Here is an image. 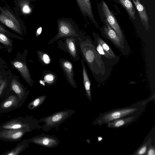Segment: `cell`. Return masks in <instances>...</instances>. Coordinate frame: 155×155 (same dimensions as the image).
Wrapping results in <instances>:
<instances>
[{
	"label": "cell",
	"mask_w": 155,
	"mask_h": 155,
	"mask_svg": "<svg viewBox=\"0 0 155 155\" xmlns=\"http://www.w3.org/2000/svg\"><path fill=\"white\" fill-rule=\"evenodd\" d=\"M97 42L99 43L104 51L112 58H115L116 56L107 44L100 37L97 38Z\"/></svg>",
	"instance_id": "603a6c76"
},
{
	"label": "cell",
	"mask_w": 155,
	"mask_h": 155,
	"mask_svg": "<svg viewBox=\"0 0 155 155\" xmlns=\"http://www.w3.org/2000/svg\"><path fill=\"white\" fill-rule=\"evenodd\" d=\"M0 32L4 34L7 33V30L1 24H0Z\"/></svg>",
	"instance_id": "4dcf8cb0"
},
{
	"label": "cell",
	"mask_w": 155,
	"mask_h": 155,
	"mask_svg": "<svg viewBox=\"0 0 155 155\" xmlns=\"http://www.w3.org/2000/svg\"><path fill=\"white\" fill-rule=\"evenodd\" d=\"M104 22L105 25L103 28L104 33L117 47L123 49L124 47V40L117 35L106 21L104 20Z\"/></svg>",
	"instance_id": "4fadbf2b"
},
{
	"label": "cell",
	"mask_w": 155,
	"mask_h": 155,
	"mask_svg": "<svg viewBox=\"0 0 155 155\" xmlns=\"http://www.w3.org/2000/svg\"><path fill=\"white\" fill-rule=\"evenodd\" d=\"M21 8L22 12L25 13H28L31 12L30 8L27 4H23Z\"/></svg>",
	"instance_id": "f1b7e54d"
},
{
	"label": "cell",
	"mask_w": 155,
	"mask_h": 155,
	"mask_svg": "<svg viewBox=\"0 0 155 155\" xmlns=\"http://www.w3.org/2000/svg\"><path fill=\"white\" fill-rule=\"evenodd\" d=\"M151 140L150 139L146 143L142 145L140 148L136 152L135 154L136 155H143L144 154L147 150L148 147L150 146L151 143Z\"/></svg>",
	"instance_id": "d4e9b609"
},
{
	"label": "cell",
	"mask_w": 155,
	"mask_h": 155,
	"mask_svg": "<svg viewBox=\"0 0 155 155\" xmlns=\"http://www.w3.org/2000/svg\"><path fill=\"white\" fill-rule=\"evenodd\" d=\"M0 42L7 46H12L10 40L4 34L1 32H0Z\"/></svg>",
	"instance_id": "484cf974"
},
{
	"label": "cell",
	"mask_w": 155,
	"mask_h": 155,
	"mask_svg": "<svg viewBox=\"0 0 155 155\" xmlns=\"http://www.w3.org/2000/svg\"><path fill=\"white\" fill-rule=\"evenodd\" d=\"M138 12L141 21L145 29H149V19L146 9L139 0H132Z\"/></svg>",
	"instance_id": "ac0fdd59"
},
{
	"label": "cell",
	"mask_w": 155,
	"mask_h": 155,
	"mask_svg": "<svg viewBox=\"0 0 155 155\" xmlns=\"http://www.w3.org/2000/svg\"><path fill=\"white\" fill-rule=\"evenodd\" d=\"M97 46L96 49L97 51V52L99 53L100 54L102 55L104 57H106L107 58L109 59H112V58H111L110 56L108 55L104 50L102 48L101 46L100 45L97 43Z\"/></svg>",
	"instance_id": "4316f807"
},
{
	"label": "cell",
	"mask_w": 155,
	"mask_h": 155,
	"mask_svg": "<svg viewBox=\"0 0 155 155\" xmlns=\"http://www.w3.org/2000/svg\"><path fill=\"white\" fill-rule=\"evenodd\" d=\"M10 10L0 5V22L21 35H23L21 22Z\"/></svg>",
	"instance_id": "5b68a950"
},
{
	"label": "cell",
	"mask_w": 155,
	"mask_h": 155,
	"mask_svg": "<svg viewBox=\"0 0 155 155\" xmlns=\"http://www.w3.org/2000/svg\"><path fill=\"white\" fill-rule=\"evenodd\" d=\"M1 83L0 81V86L1 85Z\"/></svg>",
	"instance_id": "836d02e7"
},
{
	"label": "cell",
	"mask_w": 155,
	"mask_h": 155,
	"mask_svg": "<svg viewBox=\"0 0 155 155\" xmlns=\"http://www.w3.org/2000/svg\"><path fill=\"white\" fill-rule=\"evenodd\" d=\"M38 59L43 64H48L51 62V59L48 55L46 53L40 50L37 51Z\"/></svg>",
	"instance_id": "cb8c5ba5"
},
{
	"label": "cell",
	"mask_w": 155,
	"mask_h": 155,
	"mask_svg": "<svg viewBox=\"0 0 155 155\" xmlns=\"http://www.w3.org/2000/svg\"><path fill=\"white\" fill-rule=\"evenodd\" d=\"M11 63L13 66L19 72L27 83L31 87H32L34 81L31 78L29 70L26 64L19 61H12Z\"/></svg>",
	"instance_id": "2e32d148"
},
{
	"label": "cell",
	"mask_w": 155,
	"mask_h": 155,
	"mask_svg": "<svg viewBox=\"0 0 155 155\" xmlns=\"http://www.w3.org/2000/svg\"><path fill=\"white\" fill-rule=\"evenodd\" d=\"M81 61L82 67L83 84L86 92V94L88 99L91 101V100L92 97L91 91V82L84 65V60L83 59H81Z\"/></svg>",
	"instance_id": "ffe728a7"
},
{
	"label": "cell",
	"mask_w": 155,
	"mask_h": 155,
	"mask_svg": "<svg viewBox=\"0 0 155 155\" xmlns=\"http://www.w3.org/2000/svg\"><path fill=\"white\" fill-rule=\"evenodd\" d=\"M138 116L139 115L116 119L108 123L107 126L110 128H116L126 126L135 121Z\"/></svg>",
	"instance_id": "e0dca14e"
},
{
	"label": "cell",
	"mask_w": 155,
	"mask_h": 155,
	"mask_svg": "<svg viewBox=\"0 0 155 155\" xmlns=\"http://www.w3.org/2000/svg\"><path fill=\"white\" fill-rule=\"evenodd\" d=\"M10 91H13L18 98L20 107H21L26 100L29 93L21 84L15 79H13L11 83Z\"/></svg>",
	"instance_id": "5bb4252c"
},
{
	"label": "cell",
	"mask_w": 155,
	"mask_h": 155,
	"mask_svg": "<svg viewBox=\"0 0 155 155\" xmlns=\"http://www.w3.org/2000/svg\"><path fill=\"white\" fill-rule=\"evenodd\" d=\"M59 64L62 69L66 80L74 88H76L77 86L74 78V72L72 63L69 60L61 58Z\"/></svg>",
	"instance_id": "7c38bea8"
},
{
	"label": "cell",
	"mask_w": 155,
	"mask_h": 155,
	"mask_svg": "<svg viewBox=\"0 0 155 155\" xmlns=\"http://www.w3.org/2000/svg\"><path fill=\"white\" fill-rule=\"evenodd\" d=\"M103 14L104 20L116 31L117 35L124 40V37L121 30L116 19L109 8L107 4L103 1L101 4Z\"/></svg>",
	"instance_id": "30bf717a"
},
{
	"label": "cell",
	"mask_w": 155,
	"mask_h": 155,
	"mask_svg": "<svg viewBox=\"0 0 155 155\" xmlns=\"http://www.w3.org/2000/svg\"><path fill=\"white\" fill-rule=\"evenodd\" d=\"M73 110L66 109L64 110L56 112L47 116L42 118L38 120L39 122L44 124L39 125L38 128H41L43 130L48 131L53 128H57L71 116L75 112Z\"/></svg>",
	"instance_id": "277c9868"
},
{
	"label": "cell",
	"mask_w": 155,
	"mask_h": 155,
	"mask_svg": "<svg viewBox=\"0 0 155 155\" xmlns=\"http://www.w3.org/2000/svg\"><path fill=\"white\" fill-rule=\"evenodd\" d=\"M20 108V101L12 91L4 98L0 103V113H7Z\"/></svg>",
	"instance_id": "ba28073f"
},
{
	"label": "cell",
	"mask_w": 155,
	"mask_h": 155,
	"mask_svg": "<svg viewBox=\"0 0 155 155\" xmlns=\"http://www.w3.org/2000/svg\"><path fill=\"white\" fill-rule=\"evenodd\" d=\"M79 46V51L83 59L93 74L103 73L104 71V63L100 54L90 39L87 38L80 40Z\"/></svg>",
	"instance_id": "6da1fadb"
},
{
	"label": "cell",
	"mask_w": 155,
	"mask_h": 155,
	"mask_svg": "<svg viewBox=\"0 0 155 155\" xmlns=\"http://www.w3.org/2000/svg\"><path fill=\"white\" fill-rule=\"evenodd\" d=\"M47 97L46 95H43L35 98L28 103V109L30 110L36 109L45 101Z\"/></svg>",
	"instance_id": "44dd1931"
},
{
	"label": "cell",
	"mask_w": 155,
	"mask_h": 155,
	"mask_svg": "<svg viewBox=\"0 0 155 155\" xmlns=\"http://www.w3.org/2000/svg\"><path fill=\"white\" fill-rule=\"evenodd\" d=\"M145 102L134 104L123 108L114 110L102 114L96 120L98 124H107L116 119L139 115L143 110Z\"/></svg>",
	"instance_id": "7a4b0ae2"
},
{
	"label": "cell",
	"mask_w": 155,
	"mask_h": 155,
	"mask_svg": "<svg viewBox=\"0 0 155 155\" xmlns=\"http://www.w3.org/2000/svg\"><path fill=\"white\" fill-rule=\"evenodd\" d=\"M28 139H25L21 141L13 149L1 154V155H18L29 147Z\"/></svg>",
	"instance_id": "d6986e66"
},
{
	"label": "cell",
	"mask_w": 155,
	"mask_h": 155,
	"mask_svg": "<svg viewBox=\"0 0 155 155\" xmlns=\"http://www.w3.org/2000/svg\"><path fill=\"white\" fill-rule=\"evenodd\" d=\"M58 33L54 37L47 43L51 45L58 39L70 37H77L81 40L83 38L78 31L68 21L60 20L58 22Z\"/></svg>",
	"instance_id": "8992f818"
},
{
	"label": "cell",
	"mask_w": 155,
	"mask_h": 155,
	"mask_svg": "<svg viewBox=\"0 0 155 155\" xmlns=\"http://www.w3.org/2000/svg\"><path fill=\"white\" fill-rule=\"evenodd\" d=\"M76 1L81 12L84 16L88 17L96 27L99 28L98 24L93 15L90 0H76Z\"/></svg>",
	"instance_id": "9a60e30c"
},
{
	"label": "cell",
	"mask_w": 155,
	"mask_h": 155,
	"mask_svg": "<svg viewBox=\"0 0 155 155\" xmlns=\"http://www.w3.org/2000/svg\"><path fill=\"white\" fill-rule=\"evenodd\" d=\"M54 78L53 75L51 74H46L44 78L45 82L50 85L54 83Z\"/></svg>",
	"instance_id": "83f0119b"
},
{
	"label": "cell",
	"mask_w": 155,
	"mask_h": 155,
	"mask_svg": "<svg viewBox=\"0 0 155 155\" xmlns=\"http://www.w3.org/2000/svg\"><path fill=\"white\" fill-rule=\"evenodd\" d=\"M29 132L26 130L4 129L0 130V140L9 142L21 141L25 134Z\"/></svg>",
	"instance_id": "9c48e42d"
},
{
	"label": "cell",
	"mask_w": 155,
	"mask_h": 155,
	"mask_svg": "<svg viewBox=\"0 0 155 155\" xmlns=\"http://www.w3.org/2000/svg\"><path fill=\"white\" fill-rule=\"evenodd\" d=\"M155 153L154 148L152 146H150L148 150L147 154L148 155H155Z\"/></svg>",
	"instance_id": "f546056e"
},
{
	"label": "cell",
	"mask_w": 155,
	"mask_h": 155,
	"mask_svg": "<svg viewBox=\"0 0 155 155\" xmlns=\"http://www.w3.org/2000/svg\"><path fill=\"white\" fill-rule=\"evenodd\" d=\"M38 120L31 116H25L12 118L0 125V130L6 129H25L29 132L38 128Z\"/></svg>",
	"instance_id": "3957f363"
},
{
	"label": "cell",
	"mask_w": 155,
	"mask_h": 155,
	"mask_svg": "<svg viewBox=\"0 0 155 155\" xmlns=\"http://www.w3.org/2000/svg\"><path fill=\"white\" fill-rule=\"evenodd\" d=\"M65 38V44L68 51L75 61L80 59L79 51V42L81 40L77 37H70Z\"/></svg>",
	"instance_id": "8fae6325"
},
{
	"label": "cell",
	"mask_w": 155,
	"mask_h": 155,
	"mask_svg": "<svg viewBox=\"0 0 155 155\" xmlns=\"http://www.w3.org/2000/svg\"><path fill=\"white\" fill-rule=\"evenodd\" d=\"M30 143L48 148H54L58 146L60 143L57 137L53 136L42 133L28 139Z\"/></svg>",
	"instance_id": "52a82bcc"
},
{
	"label": "cell",
	"mask_w": 155,
	"mask_h": 155,
	"mask_svg": "<svg viewBox=\"0 0 155 155\" xmlns=\"http://www.w3.org/2000/svg\"><path fill=\"white\" fill-rule=\"evenodd\" d=\"M42 31V28L41 27L39 28L37 30L36 36H38L41 33Z\"/></svg>",
	"instance_id": "1f68e13d"
},
{
	"label": "cell",
	"mask_w": 155,
	"mask_h": 155,
	"mask_svg": "<svg viewBox=\"0 0 155 155\" xmlns=\"http://www.w3.org/2000/svg\"><path fill=\"white\" fill-rule=\"evenodd\" d=\"M2 48V47L1 46H0V49Z\"/></svg>",
	"instance_id": "d6a6232c"
},
{
	"label": "cell",
	"mask_w": 155,
	"mask_h": 155,
	"mask_svg": "<svg viewBox=\"0 0 155 155\" xmlns=\"http://www.w3.org/2000/svg\"><path fill=\"white\" fill-rule=\"evenodd\" d=\"M119 2L126 9L130 17L135 19V10L130 0H119Z\"/></svg>",
	"instance_id": "7402d4cb"
}]
</instances>
